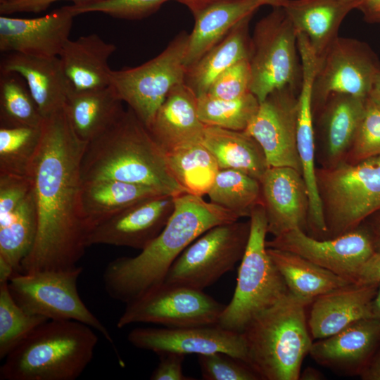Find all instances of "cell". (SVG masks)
<instances>
[{"instance_id":"cell-47","label":"cell","mask_w":380,"mask_h":380,"mask_svg":"<svg viewBox=\"0 0 380 380\" xmlns=\"http://www.w3.org/2000/svg\"><path fill=\"white\" fill-rule=\"evenodd\" d=\"M58 1H71L73 4L94 0H20L15 2L0 1L1 15H8L21 12L38 13L46 10L51 4Z\"/></svg>"},{"instance_id":"cell-27","label":"cell","mask_w":380,"mask_h":380,"mask_svg":"<svg viewBox=\"0 0 380 380\" xmlns=\"http://www.w3.org/2000/svg\"><path fill=\"white\" fill-rule=\"evenodd\" d=\"M312 80H303L298 94V123L296 148L301 166V172L305 182L308 198L309 210L308 230L310 236L324 239L327 236L321 201L319 197L316 175V147L312 107Z\"/></svg>"},{"instance_id":"cell-11","label":"cell","mask_w":380,"mask_h":380,"mask_svg":"<svg viewBox=\"0 0 380 380\" xmlns=\"http://www.w3.org/2000/svg\"><path fill=\"white\" fill-rule=\"evenodd\" d=\"M250 229V220H236L210 228L178 256L164 282L203 291L241 261Z\"/></svg>"},{"instance_id":"cell-10","label":"cell","mask_w":380,"mask_h":380,"mask_svg":"<svg viewBox=\"0 0 380 380\" xmlns=\"http://www.w3.org/2000/svg\"><path fill=\"white\" fill-rule=\"evenodd\" d=\"M82 267L15 272L8 281L15 302L28 313L48 319L75 320L101 333L113 344L110 333L89 310L79 295L77 281Z\"/></svg>"},{"instance_id":"cell-22","label":"cell","mask_w":380,"mask_h":380,"mask_svg":"<svg viewBox=\"0 0 380 380\" xmlns=\"http://www.w3.org/2000/svg\"><path fill=\"white\" fill-rule=\"evenodd\" d=\"M380 347V321L360 319L312 343L309 354L319 364L360 374Z\"/></svg>"},{"instance_id":"cell-40","label":"cell","mask_w":380,"mask_h":380,"mask_svg":"<svg viewBox=\"0 0 380 380\" xmlns=\"http://www.w3.org/2000/svg\"><path fill=\"white\" fill-rule=\"evenodd\" d=\"M47 318L28 313L13 299L8 282L0 284V359H4Z\"/></svg>"},{"instance_id":"cell-50","label":"cell","mask_w":380,"mask_h":380,"mask_svg":"<svg viewBox=\"0 0 380 380\" xmlns=\"http://www.w3.org/2000/svg\"><path fill=\"white\" fill-rule=\"evenodd\" d=\"M359 375L363 380H380V347Z\"/></svg>"},{"instance_id":"cell-25","label":"cell","mask_w":380,"mask_h":380,"mask_svg":"<svg viewBox=\"0 0 380 380\" xmlns=\"http://www.w3.org/2000/svg\"><path fill=\"white\" fill-rule=\"evenodd\" d=\"M262 5L256 0H213L191 9L194 25L189 34L186 68L220 43L245 18Z\"/></svg>"},{"instance_id":"cell-33","label":"cell","mask_w":380,"mask_h":380,"mask_svg":"<svg viewBox=\"0 0 380 380\" xmlns=\"http://www.w3.org/2000/svg\"><path fill=\"white\" fill-rule=\"evenodd\" d=\"M267 248L289 291L310 303L321 295L353 283L300 255L277 248Z\"/></svg>"},{"instance_id":"cell-48","label":"cell","mask_w":380,"mask_h":380,"mask_svg":"<svg viewBox=\"0 0 380 380\" xmlns=\"http://www.w3.org/2000/svg\"><path fill=\"white\" fill-rule=\"evenodd\" d=\"M354 283L380 284V252L375 251L361 266Z\"/></svg>"},{"instance_id":"cell-19","label":"cell","mask_w":380,"mask_h":380,"mask_svg":"<svg viewBox=\"0 0 380 380\" xmlns=\"http://www.w3.org/2000/svg\"><path fill=\"white\" fill-rule=\"evenodd\" d=\"M365 100L333 94L314 113L316 159L320 167H331L345 160L362 120Z\"/></svg>"},{"instance_id":"cell-18","label":"cell","mask_w":380,"mask_h":380,"mask_svg":"<svg viewBox=\"0 0 380 380\" xmlns=\"http://www.w3.org/2000/svg\"><path fill=\"white\" fill-rule=\"evenodd\" d=\"M75 15L68 6L34 18L0 16V51L38 57L58 56L69 39Z\"/></svg>"},{"instance_id":"cell-49","label":"cell","mask_w":380,"mask_h":380,"mask_svg":"<svg viewBox=\"0 0 380 380\" xmlns=\"http://www.w3.org/2000/svg\"><path fill=\"white\" fill-rule=\"evenodd\" d=\"M360 225L367 232L374 251L380 252V209L366 218Z\"/></svg>"},{"instance_id":"cell-3","label":"cell","mask_w":380,"mask_h":380,"mask_svg":"<svg viewBox=\"0 0 380 380\" xmlns=\"http://www.w3.org/2000/svg\"><path fill=\"white\" fill-rule=\"evenodd\" d=\"M80 175L82 182L115 179L151 186L174 196L185 193L169 170L165 153L129 107L87 144Z\"/></svg>"},{"instance_id":"cell-6","label":"cell","mask_w":380,"mask_h":380,"mask_svg":"<svg viewBox=\"0 0 380 380\" xmlns=\"http://www.w3.org/2000/svg\"><path fill=\"white\" fill-rule=\"evenodd\" d=\"M249 218L250 235L239 267L235 291L217 323L239 333L255 317L290 293L267 252V219L262 204L253 209Z\"/></svg>"},{"instance_id":"cell-26","label":"cell","mask_w":380,"mask_h":380,"mask_svg":"<svg viewBox=\"0 0 380 380\" xmlns=\"http://www.w3.org/2000/svg\"><path fill=\"white\" fill-rule=\"evenodd\" d=\"M116 46L96 34L68 39L58 57L70 91L102 89L110 86L112 70L108 60Z\"/></svg>"},{"instance_id":"cell-52","label":"cell","mask_w":380,"mask_h":380,"mask_svg":"<svg viewBox=\"0 0 380 380\" xmlns=\"http://www.w3.org/2000/svg\"><path fill=\"white\" fill-rule=\"evenodd\" d=\"M179 3L186 6L190 11L196 6L205 4L213 0H177ZM261 5H268L272 8L284 7L288 0H256Z\"/></svg>"},{"instance_id":"cell-21","label":"cell","mask_w":380,"mask_h":380,"mask_svg":"<svg viewBox=\"0 0 380 380\" xmlns=\"http://www.w3.org/2000/svg\"><path fill=\"white\" fill-rule=\"evenodd\" d=\"M379 285L353 282L315 298L308 320L312 338L329 337L360 319L372 317Z\"/></svg>"},{"instance_id":"cell-43","label":"cell","mask_w":380,"mask_h":380,"mask_svg":"<svg viewBox=\"0 0 380 380\" xmlns=\"http://www.w3.org/2000/svg\"><path fill=\"white\" fill-rule=\"evenodd\" d=\"M201 376L205 380H259L245 361L226 353L198 355Z\"/></svg>"},{"instance_id":"cell-14","label":"cell","mask_w":380,"mask_h":380,"mask_svg":"<svg viewBox=\"0 0 380 380\" xmlns=\"http://www.w3.org/2000/svg\"><path fill=\"white\" fill-rule=\"evenodd\" d=\"M266 246L300 255L353 283L359 269L375 252L361 225L341 236L324 239L296 228L266 241Z\"/></svg>"},{"instance_id":"cell-16","label":"cell","mask_w":380,"mask_h":380,"mask_svg":"<svg viewBox=\"0 0 380 380\" xmlns=\"http://www.w3.org/2000/svg\"><path fill=\"white\" fill-rule=\"evenodd\" d=\"M127 338L135 348L158 355L175 353L199 355L222 352L248 363L247 348L242 334L218 324L177 328L139 327L130 331Z\"/></svg>"},{"instance_id":"cell-5","label":"cell","mask_w":380,"mask_h":380,"mask_svg":"<svg viewBox=\"0 0 380 380\" xmlns=\"http://www.w3.org/2000/svg\"><path fill=\"white\" fill-rule=\"evenodd\" d=\"M291 292L255 317L241 332L248 363L264 380H297L312 345L305 308Z\"/></svg>"},{"instance_id":"cell-42","label":"cell","mask_w":380,"mask_h":380,"mask_svg":"<svg viewBox=\"0 0 380 380\" xmlns=\"http://www.w3.org/2000/svg\"><path fill=\"white\" fill-rule=\"evenodd\" d=\"M170 0H94L68 6L72 14L99 12L113 18L140 20L156 12Z\"/></svg>"},{"instance_id":"cell-9","label":"cell","mask_w":380,"mask_h":380,"mask_svg":"<svg viewBox=\"0 0 380 380\" xmlns=\"http://www.w3.org/2000/svg\"><path fill=\"white\" fill-rule=\"evenodd\" d=\"M188 42L189 34L181 31L152 59L111 71L110 86L147 127L171 89L184 81Z\"/></svg>"},{"instance_id":"cell-30","label":"cell","mask_w":380,"mask_h":380,"mask_svg":"<svg viewBox=\"0 0 380 380\" xmlns=\"http://www.w3.org/2000/svg\"><path fill=\"white\" fill-rule=\"evenodd\" d=\"M162 194L151 186L115 179L82 182L81 205L89 232L95 225L129 206Z\"/></svg>"},{"instance_id":"cell-1","label":"cell","mask_w":380,"mask_h":380,"mask_svg":"<svg viewBox=\"0 0 380 380\" xmlns=\"http://www.w3.org/2000/svg\"><path fill=\"white\" fill-rule=\"evenodd\" d=\"M87 144L73 131L64 108L44 119L30 172L37 232L20 273L73 268L83 256L89 229L81 205L80 165Z\"/></svg>"},{"instance_id":"cell-17","label":"cell","mask_w":380,"mask_h":380,"mask_svg":"<svg viewBox=\"0 0 380 380\" xmlns=\"http://www.w3.org/2000/svg\"><path fill=\"white\" fill-rule=\"evenodd\" d=\"M175 209V196L162 194L136 203L93 227L87 247L110 245L143 250L163 230Z\"/></svg>"},{"instance_id":"cell-53","label":"cell","mask_w":380,"mask_h":380,"mask_svg":"<svg viewBox=\"0 0 380 380\" xmlns=\"http://www.w3.org/2000/svg\"><path fill=\"white\" fill-rule=\"evenodd\" d=\"M301 377L302 379L317 380L322 379L323 375L317 369L308 367L303 371Z\"/></svg>"},{"instance_id":"cell-35","label":"cell","mask_w":380,"mask_h":380,"mask_svg":"<svg viewBox=\"0 0 380 380\" xmlns=\"http://www.w3.org/2000/svg\"><path fill=\"white\" fill-rule=\"evenodd\" d=\"M165 154L172 177L185 193L200 197L207 195L220 169L202 142L189 144Z\"/></svg>"},{"instance_id":"cell-20","label":"cell","mask_w":380,"mask_h":380,"mask_svg":"<svg viewBox=\"0 0 380 380\" xmlns=\"http://www.w3.org/2000/svg\"><path fill=\"white\" fill-rule=\"evenodd\" d=\"M267 233L277 236L291 229L308 230L309 198L300 172L270 167L260 181Z\"/></svg>"},{"instance_id":"cell-55","label":"cell","mask_w":380,"mask_h":380,"mask_svg":"<svg viewBox=\"0 0 380 380\" xmlns=\"http://www.w3.org/2000/svg\"><path fill=\"white\" fill-rule=\"evenodd\" d=\"M371 94L380 97V72L374 80Z\"/></svg>"},{"instance_id":"cell-36","label":"cell","mask_w":380,"mask_h":380,"mask_svg":"<svg viewBox=\"0 0 380 380\" xmlns=\"http://www.w3.org/2000/svg\"><path fill=\"white\" fill-rule=\"evenodd\" d=\"M207 195L210 202L239 218L250 217L253 209L262 204L260 181L235 170L220 169Z\"/></svg>"},{"instance_id":"cell-44","label":"cell","mask_w":380,"mask_h":380,"mask_svg":"<svg viewBox=\"0 0 380 380\" xmlns=\"http://www.w3.org/2000/svg\"><path fill=\"white\" fill-rule=\"evenodd\" d=\"M251 80L249 61L241 60L221 72L205 94L220 99H237L251 91Z\"/></svg>"},{"instance_id":"cell-8","label":"cell","mask_w":380,"mask_h":380,"mask_svg":"<svg viewBox=\"0 0 380 380\" xmlns=\"http://www.w3.org/2000/svg\"><path fill=\"white\" fill-rule=\"evenodd\" d=\"M248 61L250 91L260 103L277 89H300L303 76L297 32L283 7L273 8L256 23Z\"/></svg>"},{"instance_id":"cell-24","label":"cell","mask_w":380,"mask_h":380,"mask_svg":"<svg viewBox=\"0 0 380 380\" xmlns=\"http://www.w3.org/2000/svg\"><path fill=\"white\" fill-rule=\"evenodd\" d=\"M205 128L198 114L197 96L184 82L171 89L148 127L165 153L202 142Z\"/></svg>"},{"instance_id":"cell-34","label":"cell","mask_w":380,"mask_h":380,"mask_svg":"<svg viewBox=\"0 0 380 380\" xmlns=\"http://www.w3.org/2000/svg\"><path fill=\"white\" fill-rule=\"evenodd\" d=\"M37 232V215L32 191L6 216L0 218V258L19 272L24 258L31 251Z\"/></svg>"},{"instance_id":"cell-54","label":"cell","mask_w":380,"mask_h":380,"mask_svg":"<svg viewBox=\"0 0 380 380\" xmlns=\"http://www.w3.org/2000/svg\"><path fill=\"white\" fill-rule=\"evenodd\" d=\"M372 317L380 321V285L372 303Z\"/></svg>"},{"instance_id":"cell-37","label":"cell","mask_w":380,"mask_h":380,"mask_svg":"<svg viewBox=\"0 0 380 380\" xmlns=\"http://www.w3.org/2000/svg\"><path fill=\"white\" fill-rule=\"evenodd\" d=\"M0 73V127H42L44 118L24 79L15 72Z\"/></svg>"},{"instance_id":"cell-46","label":"cell","mask_w":380,"mask_h":380,"mask_svg":"<svg viewBox=\"0 0 380 380\" xmlns=\"http://www.w3.org/2000/svg\"><path fill=\"white\" fill-rule=\"evenodd\" d=\"M160 362L152 372V380H193L184 374L182 363L185 355L175 353L159 355Z\"/></svg>"},{"instance_id":"cell-56","label":"cell","mask_w":380,"mask_h":380,"mask_svg":"<svg viewBox=\"0 0 380 380\" xmlns=\"http://www.w3.org/2000/svg\"><path fill=\"white\" fill-rule=\"evenodd\" d=\"M342 1L356 4L357 5V8H358V6L360 5V0H342Z\"/></svg>"},{"instance_id":"cell-29","label":"cell","mask_w":380,"mask_h":380,"mask_svg":"<svg viewBox=\"0 0 380 380\" xmlns=\"http://www.w3.org/2000/svg\"><path fill=\"white\" fill-rule=\"evenodd\" d=\"M111 86L102 89L70 91L64 106L69 122L82 141L88 143L112 126L125 110Z\"/></svg>"},{"instance_id":"cell-12","label":"cell","mask_w":380,"mask_h":380,"mask_svg":"<svg viewBox=\"0 0 380 380\" xmlns=\"http://www.w3.org/2000/svg\"><path fill=\"white\" fill-rule=\"evenodd\" d=\"M225 306L203 291L163 282L126 303L117 327L137 323L172 328L216 324Z\"/></svg>"},{"instance_id":"cell-38","label":"cell","mask_w":380,"mask_h":380,"mask_svg":"<svg viewBox=\"0 0 380 380\" xmlns=\"http://www.w3.org/2000/svg\"><path fill=\"white\" fill-rule=\"evenodd\" d=\"M260 101L251 91L234 99H220L207 94L197 97L198 114L205 126L245 131L256 114Z\"/></svg>"},{"instance_id":"cell-32","label":"cell","mask_w":380,"mask_h":380,"mask_svg":"<svg viewBox=\"0 0 380 380\" xmlns=\"http://www.w3.org/2000/svg\"><path fill=\"white\" fill-rule=\"evenodd\" d=\"M252 16L243 19L220 43L186 68L184 83L197 97L206 94L214 80L224 70L241 60L249 59V23Z\"/></svg>"},{"instance_id":"cell-4","label":"cell","mask_w":380,"mask_h":380,"mask_svg":"<svg viewBox=\"0 0 380 380\" xmlns=\"http://www.w3.org/2000/svg\"><path fill=\"white\" fill-rule=\"evenodd\" d=\"M75 320L48 319L4 358L1 380H75L93 359L98 336Z\"/></svg>"},{"instance_id":"cell-51","label":"cell","mask_w":380,"mask_h":380,"mask_svg":"<svg viewBox=\"0 0 380 380\" xmlns=\"http://www.w3.org/2000/svg\"><path fill=\"white\" fill-rule=\"evenodd\" d=\"M357 8L363 13L366 20L380 21V0H360Z\"/></svg>"},{"instance_id":"cell-28","label":"cell","mask_w":380,"mask_h":380,"mask_svg":"<svg viewBox=\"0 0 380 380\" xmlns=\"http://www.w3.org/2000/svg\"><path fill=\"white\" fill-rule=\"evenodd\" d=\"M283 8L296 32L308 39L318 60L338 37L341 23L357 5L342 0H288Z\"/></svg>"},{"instance_id":"cell-41","label":"cell","mask_w":380,"mask_h":380,"mask_svg":"<svg viewBox=\"0 0 380 380\" xmlns=\"http://www.w3.org/2000/svg\"><path fill=\"white\" fill-rule=\"evenodd\" d=\"M380 156V97L370 94L353 145L344 161L357 163Z\"/></svg>"},{"instance_id":"cell-45","label":"cell","mask_w":380,"mask_h":380,"mask_svg":"<svg viewBox=\"0 0 380 380\" xmlns=\"http://www.w3.org/2000/svg\"><path fill=\"white\" fill-rule=\"evenodd\" d=\"M32 189L30 176L0 175V218L17 208Z\"/></svg>"},{"instance_id":"cell-7","label":"cell","mask_w":380,"mask_h":380,"mask_svg":"<svg viewBox=\"0 0 380 380\" xmlns=\"http://www.w3.org/2000/svg\"><path fill=\"white\" fill-rule=\"evenodd\" d=\"M315 175L325 239L356 229L380 209V156L331 167H316Z\"/></svg>"},{"instance_id":"cell-31","label":"cell","mask_w":380,"mask_h":380,"mask_svg":"<svg viewBox=\"0 0 380 380\" xmlns=\"http://www.w3.org/2000/svg\"><path fill=\"white\" fill-rule=\"evenodd\" d=\"M202 143L220 169L238 170L260 181L270 167L259 143L245 131L205 126Z\"/></svg>"},{"instance_id":"cell-23","label":"cell","mask_w":380,"mask_h":380,"mask_svg":"<svg viewBox=\"0 0 380 380\" xmlns=\"http://www.w3.org/2000/svg\"><path fill=\"white\" fill-rule=\"evenodd\" d=\"M3 53L0 72H15L24 79L44 119L64 108L71 89L58 56Z\"/></svg>"},{"instance_id":"cell-15","label":"cell","mask_w":380,"mask_h":380,"mask_svg":"<svg viewBox=\"0 0 380 380\" xmlns=\"http://www.w3.org/2000/svg\"><path fill=\"white\" fill-rule=\"evenodd\" d=\"M298 91L284 87L272 92L245 132L259 143L270 167H289L302 175L296 148Z\"/></svg>"},{"instance_id":"cell-39","label":"cell","mask_w":380,"mask_h":380,"mask_svg":"<svg viewBox=\"0 0 380 380\" xmlns=\"http://www.w3.org/2000/svg\"><path fill=\"white\" fill-rule=\"evenodd\" d=\"M42 127H0V175L30 176Z\"/></svg>"},{"instance_id":"cell-2","label":"cell","mask_w":380,"mask_h":380,"mask_svg":"<svg viewBox=\"0 0 380 380\" xmlns=\"http://www.w3.org/2000/svg\"><path fill=\"white\" fill-rule=\"evenodd\" d=\"M239 218L203 197L175 196V209L161 233L134 257L110 261L103 274L104 289L113 299L127 303L163 284L170 267L194 240L210 228Z\"/></svg>"},{"instance_id":"cell-13","label":"cell","mask_w":380,"mask_h":380,"mask_svg":"<svg viewBox=\"0 0 380 380\" xmlns=\"http://www.w3.org/2000/svg\"><path fill=\"white\" fill-rule=\"evenodd\" d=\"M379 72L378 58L366 43L338 37L317 60L312 87L314 113L333 94L366 99Z\"/></svg>"},{"instance_id":"cell-57","label":"cell","mask_w":380,"mask_h":380,"mask_svg":"<svg viewBox=\"0 0 380 380\" xmlns=\"http://www.w3.org/2000/svg\"><path fill=\"white\" fill-rule=\"evenodd\" d=\"M20 1V0H0V1H6V2H15V1Z\"/></svg>"}]
</instances>
